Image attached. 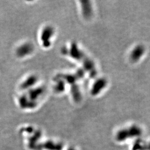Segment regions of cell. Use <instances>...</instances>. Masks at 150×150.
Here are the masks:
<instances>
[]
</instances>
